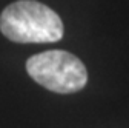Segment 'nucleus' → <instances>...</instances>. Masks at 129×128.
Returning <instances> with one entry per match:
<instances>
[{
    "label": "nucleus",
    "mask_w": 129,
    "mask_h": 128,
    "mask_svg": "<svg viewBox=\"0 0 129 128\" xmlns=\"http://www.w3.org/2000/svg\"><path fill=\"white\" fill-rule=\"evenodd\" d=\"M0 31L17 43H51L63 37V22L40 2L17 0L0 14Z\"/></svg>",
    "instance_id": "f257e3e1"
},
{
    "label": "nucleus",
    "mask_w": 129,
    "mask_h": 128,
    "mask_svg": "<svg viewBox=\"0 0 129 128\" xmlns=\"http://www.w3.org/2000/svg\"><path fill=\"white\" fill-rule=\"evenodd\" d=\"M26 71L39 85L60 94L77 93L88 82V71L83 62L61 50L43 51L29 57Z\"/></svg>",
    "instance_id": "f03ea898"
}]
</instances>
